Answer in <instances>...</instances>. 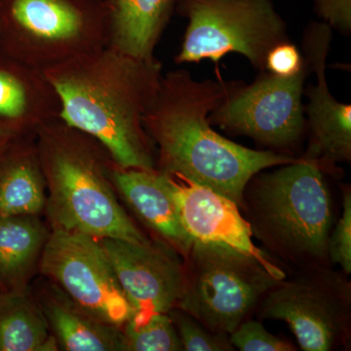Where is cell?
<instances>
[{
  "instance_id": "obj_15",
  "label": "cell",
  "mask_w": 351,
  "mask_h": 351,
  "mask_svg": "<svg viewBox=\"0 0 351 351\" xmlns=\"http://www.w3.org/2000/svg\"><path fill=\"white\" fill-rule=\"evenodd\" d=\"M110 175L115 189L138 218L156 232L163 243L186 258L193 239L182 226L165 175L157 169L120 168L115 164Z\"/></svg>"
},
{
  "instance_id": "obj_13",
  "label": "cell",
  "mask_w": 351,
  "mask_h": 351,
  "mask_svg": "<svg viewBox=\"0 0 351 351\" xmlns=\"http://www.w3.org/2000/svg\"><path fill=\"white\" fill-rule=\"evenodd\" d=\"M332 27L326 23H313L304 36L306 59L317 77L309 85L308 103L304 112L308 117L311 143L304 158L324 164L350 162L351 106L339 103L329 92L326 82V60L332 41Z\"/></svg>"
},
{
  "instance_id": "obj_1",
  "label": "cell",
  "mask_w": 351,
  "mask_h": 351,
  "mask_svg": "<svg viewBox=\"0 0 351 351\" xmlns=\"http://www.w3.org/2000/svg\"><path fill=\"white\" fill-rule=\"evenodd\" d=\"M223 82H197L186 69L162 75L144 117L147 135L158 149L156 169L206 186L244 209V191L258 173L299 158L255 151L223 138L208 117L226 98Z\"/></svg>"
},
{
  "instance_id": "obj_19",
  "label": "cell",
  "mask_w": 351,
  "mask_h": 351,
  "mask_svg": "<svg viewBox=\"0 0 351 351\" xmlns=\"http://www.w3.org/2000/svg\"><path fill=\"white\" fill-rule=\"evenodd\" d=\"M36 216L0 215V279L17 291L40 258L48 239Z\"/></svg>"
},
{
  "instance_id": "obj_24",
  "label": "cell",
  "mask_w": 351,
  "mask_h": 351,
  "mask_svg": "<svg viewBox=\"0 0 351 351\" xmlns=\"http://www.w3.org/2000/svg\"><path fill=\"white\" fill-rule=\"evenodd\" d=\"M233 348L241 351H292L294 346L270 334L262 323L244 320L230 335Z\"/></svg>"
},
{
  "instance_id": "obj_18",
  "label": "cell",
  "mask_w": 351,
  "mask_h": 351,
  "mask_svg": "<svg viewBox=\"0 0 351 351\" xmlns=\"http://www.w3.org/2000/svg\"><path fill=\"white\" fill-rule=\"evenodd\" d=\"M40 307L62 350H123L119 327L89 315L73 304L59 288L53 289L52 292L45 295Z\"/></svg>"
},
{
  "instance_id": "obj_14",
  "label": "cell",
  "mask_w": 351,
  "mask_h": 351,
  "mask_svg": "<svg viewBox=\"0 0 351 351\" xmlns=\"http://www.w3.org/2000/svg\"><path fill=\"white\" fill-rule=\"evenodd\" d=\"M61 112L59 94L41 69L11 57L0 61V131L13 138L36 137Z\"/></svg>"
},
{
  "instance_id": "obj_20",
  "label": "cell",
  "mask_w": 351,
  "mask_h": 351,
  "mask_svg": "<svg viewBox=\"0 0 351 351\" xmlns=\"http://www.w3.org/2000/svg\"><path fill=\"white\" fill-rule=\"evenodd\" d=\"M58 350L39 304L18 290L0 295V351Z\"/></svg>"
},
{
  "instance_id": "obj_16",
  "label": "cell",
  "mask_w": 351,
  "mask_h": 351,
  "mask_svg": "<svg viewBox=\"0 0 351 351\" xmlns=\"http://www.w3.org/2000/svg\"><path fill=\"white\" fill-rule=\"evenodd\" d=\"M180 0H105L107 47L138 59L154 58L159 39Z\"/></svg>"
},
{
  "instance_id": "obj_22",
  "label": "cell",
  "mask_w": 351,
  "mask_h": 351,
  "mask_svg": "<svg viewBox=\"0 0 351 351\" xmlns=\"http://www.w3.org/2000/svg\"><path fill=\"white\" fill-rule=\"evenodd\" d=\"M168 314L174 323L182 350H234L228 335L211 331L186 311L175 307Z\"/></svg>"
},
{
  "instance_id": "obj_6",
  "label": "cell",
  "mask_w": 351,
  "mask_h": 351,
  "mask_svg": "<svg viewBox=\"0 0 351 351\" xmlns=\"http://www.w3.org/2000/svg\"><path fill=\"white\" fill-rule=\"evenodd\" d=\"M184 265L186 287L178 308L228 336L279 281L251 256L197 240Z\"/></svg>"
},
{
  "instance_id": "obj_8",
  "label": "cell",
  "mask_w": 351,
  "mask_h": 351,
  "mask_svg": "<svg viewBox=\"0 0 351 351\" xmlns=\"http://www.w3.org/2000/svg\"><path fill=\"white\" fill-rule=\"evenodd\" d=\"M346 276L317 267L304 269L293 278L285 277L258 302V315L287 323L302 350L330 351L346 345L351 319V287Z\"/></svg>"
},
{
  "instance_id": "obj_25",
  "label": "cell",
  "mask_w": 351,
  "mask_h": 351,
  "mask_svg": "<svg viewBox=\"0 0 351 351\" xmlns=\"http://www.w3.org/2000/svg\"><path fill=\"white\" fill-rule=\"evenodd\" d=\"M306 64L299 49L293 44L283 43L272 48L265 59V69L272 75L292 76L299 73Z\"/></svg>"
},
{
  "instance_id": "obj_9",
  "label": "cell",
  "mask_w": 351,
  "mask_h": 351,
  "mask_svg": "<svg viewBox=\"0 0 351 351\" xmlns=\"http://www.w3.org/2000/svg\"><path fill=\"white\" fill-rule=\"evenodd\" d=\"M39 260L41 274L96 319L120 327L133 315V308L98 239L53 228Z\"/></svg>"
},
{
  "instance_id": "obj_21",
  "label": "cell",
  "mask_w": 351,
  "mask_h": 351,
  "mask_svg": "<svg viewBox=\"0 0 351 351\" xmlns=\"http://www.w3.org/2000/svg\"><path fill=\"white\" fill-rule=\"evenodd\" d=\"M122 343L127 351L182 350L168 313H134L123 325Z\"/></svg>"
},
{
  "instance_id": "obj_4",
  "label": "cell",
  "mask_w": 351,
  "mask_h": 351,
  "mask_svg": "<svg viewBox=\"0 0 351 351\" xmlns=\"http://www.w3.org/2000/svg\"><path fill=\"white\" fill-rule=\"evenodd\" d=\"M252 234L288 265L328 267L332 203L323 167L301 158L254 176L244 191Z\"/></svg>"
},
{
  "instance_id": "obj_5",
  "label": "cell",
  "mask_w": 351,
  "mask_h": 351,
  "mask_svg": "<svg viewBox=\"0 0 351 351\" xmlns=\"http://www.w3.org/2000/svg\"><path fill=\"white\" fill-rule=\"evenodd\" d=\"M8 57L38 69L107 47L105 0H0Z\"/></svg>"
},
{
  "instance_id": "obj_10",
  "label": "cell",
  "mask_w": 351,
  "mask_h": 351,
  "mask_svg": "<svg viewBox=\"0 0 351 351\" xmlns=\"http://www.w3.org/2000/svg\"><path fill=\"white\" fill-rule=\"evenodd\" d=\"M311 71L306 59L304 68L294 75L263 73L248 86L230 87L219 107L210 112V124L247 136L267 147H293L304 131L302 97Z\"/></svg>"
},
{
  "instance_id": "obj_7",
  "label": "cell",
  "mask_w": 351,
  "mask_h": 351,
  "mask_svg": "<svg viewBox=\"0 0 351 351\" xmlns=\"http://www.w3.org/2000/svg\"><path fill=\"white\" fill-rule=\"evenodd\" d=\"M176 10L189 20L178 64H217L228 53H239L265 73L269 51L288 41L271 0H180Z\"/></svg>"
},
{
  "instance_id": "obj_17",
  "label": "cell",
  "mask_w": 351,
  "mask_h": 351,
  "mask_svg": "<svg viewBox=\"0 0 351 351\" xmlns=\"http://www.w3.org/2000/svg\"><path fill=\"white\" fill-rule=\"evenodd\" d=\"M46 199L36 137L14 138L0 158V215L38 216Z\"/></svg>"
},
{
  "instance_id": "obj_26",
  "label": "cell",
  "mask_w": 351,
  "mask_h": 351,
  "mask_svg": "<svg viewBox=\"0 0 351 351\" xmlns=\"http://www.w3.org/2000/svg\"><path fill=\"white\" fill-rule=\"evenodd\" d=\"M315 11L332 29L351 31V0H315Z\"/></svg>"
},
{
  "instance_id": "obj_2",
  "label": "cell",
  "mask_w": 351,
  "mask_h": 351,
  "mask_svg": "<svg viewBox=\"0 0 351 351\" xmlns=\"http://www.w3.org/2000/svg\"><path fill=\"white\" fill-rule=\"evenodd\" d=\"M62 103L60 119L91 136L120 168L156 169L144 117L156 98L162 64L105 47L43 69Z\"/></svg>"
},
{
  "instance_id": "obj_12",
  "label": "cell",
  "mask_w": 351,
  "mask_h": 351,
  "mask_svg": "<svg viewBox=\"0 0 351 351\" xmlns=\"http://www.w3.org/2000/svg\"><path fill=\"white\" fill-rule=\"evenodd\" d=\"M164 175L182 226L191 239L242 252L262 263L272 276L285 278V272L254 244L250 225L237 203L182 176Z\"/></svg>"
},
{
  "instance_id": "obj_3",
  "label": "cell",
  "mask_w": 351,
  "mask_h": 351,
  "mask_svg": "<svg viewBox=\"0 0 351 351\" xmlns=\"http://www.w3.org/2000/svg\"><path fill=\"white\" fill-rule=\"evenodd\" d=\"M36 143L53 228L98 240L151 241L117 201L110 175L114 162L98 141L58 119L39 129Z\"/></svg>"
},
{
  "instance_id": "obj_27",
  "label": "cell",
  "mask_w": 351,
  "mask_h": 351,
  "mask_svg": "<svg viewBox=\"0 0 351 351\" xmlns=\"http://www.w3.org/2000/svg\"><path fill=\"white\" fill-rule=\"evenodd\" d=\"M12 136L9 134L4 133V132L0 131V158L3 156L5 152L7 147L10 145V143L14 140Z\"/></svg>"
},
{
  "instance_id": "obj_23",
  "label": "cell",
  "mask_w": 351,
  "mask_h": 351,
  "mask_svg": "<svg viewBox=\"0 0 351 351\" xmlns=\"http://www.w3.org/2000/svg\"><path fill=\"white\" fill-rule=\"evenodd\" d=\"M329 263L341 265L343 274H351V191L343 189V213L330 232L327 243Z\"/></svg>"
},
{
  "instance_id": "obj_11",
  "label": "cell",
  "mask_w": 351,
  "mask_h": 351,
  "mask_svg": "<svg viewBox=\"0 0 351 351\" xmlns=\"http://www.w3.org/2000/svg\"><path fill=\"white\" fill-rule=\"evenodd\" d=\"M134 313H168L186 287V265L167 244L99 240Z\"/></svg>"
}]
</instances>
